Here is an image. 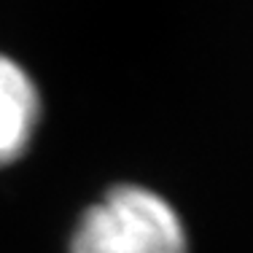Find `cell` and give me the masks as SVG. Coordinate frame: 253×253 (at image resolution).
<instances>
[{"mask_svg":"<svg viewBox=\"0 0 253 253\" xmlns=\"http://www.w3.org/2000/svg\"><path fill=\"white\" fill-rule=\"evenodd\" d=\"M68 253H191L180 210L137 180L108 186L78 213Z\"/></svg>","mask_w":253,"mask_h":253,"instance_id":"cell-1","label":"cell"},{"mask_svg":"<svg viewBox=\"0 0 253 253\" xmlns=\"http://www.w3.org/2000/svg\"><path fill=\"white\" fill-rule=\"evenodd\" d=\"M43 124V94L33 73L0 51V172L33 151Z\"/></svg>","mask_w":253,"mask_h":253,"instance_id":"cell-2","label":"cell"}]
</instances>
